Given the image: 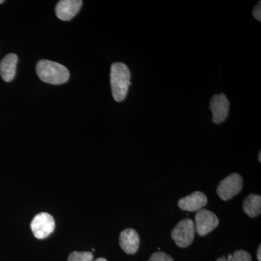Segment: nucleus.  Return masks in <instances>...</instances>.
I'll return each mask as SVG.
<instances>
[{"label": "nucleus", "mask_w": 261, "mask_h": 261, "mask_svg": "<svg viewBox=\"0 0 261 261\" xmlns=\"http://www.w3.org/2000/svg\"><path fill=\"white\" fill-rule=\"evenodd\" d=\"M243 211L250 218L257 217L261 213L260 195L251 194L243 202Z\"/></svg>", "instance_id": "12"}, {"label": "nucleus", "mask_w": 261, "mask_h": 261, "mask_svg": "<svg viewBox=\"0 0 261 261\" xmlns=\"http://www.w3.org/2000/svg\"><path fill=\"white\" fill-rule=\"evenodd\" d=\"M252 14L255 18L259 22L261 21V5L260 2H259L258 4L254 8L253 11H252Z\"/></svg>", "instance_id": "16"}, {"label": "nucleus", "mask_w": 261, "mask_h": 261, "mask_svg": "<svg viewBox=\"0 0 261 261\" xmlns=\"http://www.w3.org/2000/svg\"><path fill=\"white\" fill-rule=\"evenodd\" d=\"M34 237L38 239L47 238L54 231L55 221L51 215L46 212L36 215L31 223Z\"/></svg>", "instance_id": "6"}, {"label": "nucleus", "mask_w": 261, "mask_h": 261, "mask_svg": "<svg viewBox=\"0 0 261 261\" xmlns=\"http://www.w3.org/2000/svg\"><path fill=\"white\" fill-rule=\"evenodd\" d=\"M207 204V196L203 192L197 191L180 199L178 205L181 210L198 211L205 207Z\"/></svg>", "instance_id": "9"}, {"label": "nucleus", "mask_w": 261, "mask_h": 261, "mask_svg": "<svg viewBox=\"0 0 261 261\" xmlns=\"http://www.w3.org/2000/svg\"><path fill=\"white\" fill-rule=\"evenodd\" d=\"M36 70L41 80L55 85L64 84L70 78L69 70L66 67L48 60H42L38 62Z\"/></svg>", "instance_id": "2"}, {"label": "nucleus", "mask_w": 261, "mask_h": 261, "mask_svg": "<svg viewBox=\"0 0 261 261\" xmlns=\"http://www.w3.org/2000/svg\"><path fill=\"white\" fill-rule=\"evenodd\" d=\"M18 62V56L14 53L7 55L0 62V75L5 82H11L15 78Z\"/></svg>", "instance_id": "11"}, {"label": "nucleus", "mask_w": 261, "mask_h": 261, "mask_svg": "<svg viewBox=\"0 0 261 261\" xmlns=\"http://www.w3.org/2000/svg\"><path fill=\"white\" fill-rule=\"evenodd\" d=\"M195 222L190 219L181 220L171 231V238L179 247L190 246L195 235Z\"/></svg>", "instance_id": "3"}, {"label": "nucleus", "mask_w": 261, "mask_h": 261, "mask_svg": "<svg viewBox=\"0 0 261 261\" xmlns=\"http://www.w3.org/2000/svg\"><path fill=\"white\" fill-rule=\"evenodd\" d=\"M140 240L138 233L132 228L123 230L119 237V244L122 250L128 255H133L138 250Z\"/></svg>", "instance_id": "10"}, {"label": "nucleus", "mask_w": 261, "mask_h": 261, "mask_svg": "<svg viewBox=\"0 0 261 261\" xmlns=\"http://www.w3.org/2000/svg\"><path fill=\"white\" fill-rule=\"evenodd\" d=\"M243 185L242 176L238 173H232L220 182L216 192L221 200H229L241 192Z\"/></svg>", "instance_id": "4"}, {"label": "nucleus", "mask_w": 261, "mask_h": 261, "mask_svg": "<svg viewBox=\"0 0 261 261\" xmlns=\"http://www.w3.org/2000/svg\"><path fill=\"white\" fill-rule=\"evenodd\" d=\"M93 258V254L90 252H73L68 261H92Z\"/></svg>", "instance_id": "14"}, {"label": "nucleus", "mask_w": 261, "mask_h": 261, "mask_svg": "<svg viewBox=\"0 0 261 261\" xmlns=\"http://www.w3.org/2000/svg\"><path fill=\"white\" fill-rule=\"evenodd\" d=\"M149 261H174L172 257L163 252H156L152 254Z\"/></svg>", "instance_id": "15"}, {"label": "nucleus", "mask_w": 261, "mask_h": 261, "mask_svg": "<svg viewBox=\"0 0 261 261\" xmlns=\"http://www.w3.org/2000/svg\"><path fill=\"white\" fill-rule=\"evenodd\" d=\"M219 220L212 211L201 209L195 218L196 232L200 236H205L219 226Z\"/></svg>", "instance_id": "5"}, {"label": "nucleus", "mask_w": 261, "mask_h": 261, "mask_svg": "<svg viewBox=\"0 0 261 261\" xmlns=\"http://www.w3.org/2000/svg\"><path fill=\"white\" fill-rule=\"evenodd\" d=\"M82 3V0H61L56 7L57 17L63 21L71 20L80 12Z\"/></svg>", "instance_id": "8"}, {"label": "nucleus", "mask_w": 261, "mask_h": 261, "mask_svg": "<svg viewBox=\"0 0 261 261\" xmlns=\"http://www.w3.org/2000/svg\"><path fill=\"white\" fill-rule=\"evenodd\" d=\"M260 253H261V247L260 245L259 246L258 249H257V258L258 261H261V256H260Z\"/></svg>", "instance_id": "17"}, {"label": "nucleus", "mask_w": 261, "mask_h": 261, "mask_svg": "<svg viewBox=\"0 0 261 261\" xmlns=\"http://www.w3.org/2000/svg\"><path fill=\"white\" fill-rule=\"evenodd\" d=\"M259 161H260V162H261V153L260 152V153H259Z\"/></svg>", "instance_id": "19"}, {"label": "nucleus", "mask_w": 261, "mask_h": 261, "mask_svg": "<svg viewBox=\"0 0 261 261\" xmlns=\"http://www.w3.org/2000/svg\"><path fill=\"white\" fill-rule=\"evenodd\" d=\"M230 103L224 94H215L211 99L210 110L212 112V121L220 124L227 118L229 113Z\"/></svg>", "instance_id": "7"}, {"label": "nucleus", "mask_w": 261, "mask_h": 261, "mask_svg": "<svg viewBox=\"0 0 261 261\" xmlns=\"http://www.w3.org/2000/svg\"><path fill=\"white\" fill-rule=\"evenodd\" d=\"M94 261H108V260H106V259L102 258V257H100V258H98V259H97V260H94Z\"/></svg>", "instance_id": "18"}, {"label": "nucleus", "mask_w": 261, "mask_h": 261, "mask_svg": "<svg viewBox=\"0 0 261 261\" xmlns=\"http://www.w3.org/2000/svg\"><path fill=\"white\" fill-rule=\"evenodd\" d=\"M4 3V1L3 0H0V4H2V3Z\"/></svg>", "instance_id": "20"}, {"label": "nucleus", "mask_w": 261, "mask_h": 261, "mask_svg": "<svg viewBox=\"0 0 261 261\" xmlns=\"http://www.w3.org/2000/svg\"><path fill=\"white\" fill-rule=\"evenodd\" d=\"M216 261H252V257L249 252L241 250H237L233 254H229L227 257H219Z\"/></svg>", "instance_id": "13"}, {"label": "nucleus", "mask_w": 261, "mask_h": 261, "mask_svg": "<svg viewBox=\"0 0 261 261\" xmlns=\"http://www.w3.org/2000/svg\"><path fill=\"white\" fill-rule=\"evenodd\" d=\"M110 81L114 100L118 102L124 100L130 85V72L128 67L119 62L113 63Z\"/></svg>", "instance_id": "1"}]
</instances>
